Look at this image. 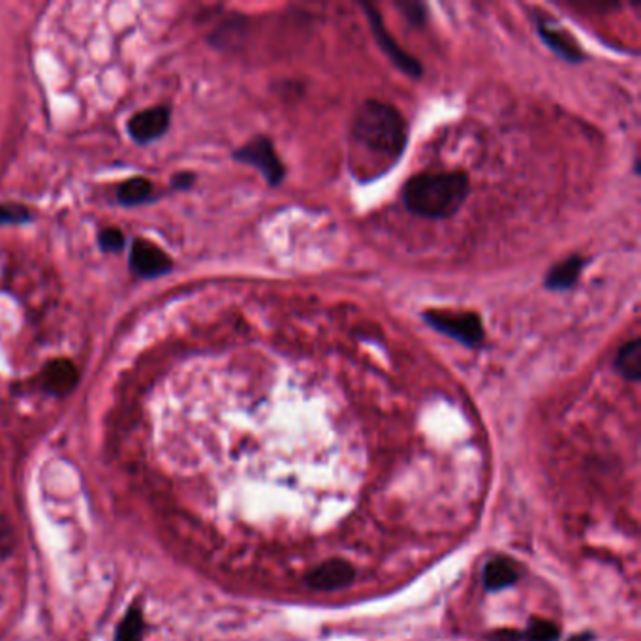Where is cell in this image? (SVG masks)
Returning a JSON list of instances; mask_svg holds the SVG:
<instances>
[{
    "mask_svg": "<svg viewBox=\"0 0 641 641\" xmlns=\"http://www.w3.org/2000/svg\"><path fill=\"white\" fill-rule=\"evenodd\" d=\"M16 549V534L6 517L0 516V559H6Z\"/></svg>",
    "mask_w": 641,
    "mask_h": 641,
    "instance_id": "17",
    "label": "cell"
},
{
    "mask_svg": "<svg viewBox=\"0 0 641 641\" xmlns=\"http://www.w3.org/2000/svg\"><path fill=\"white\" fill-rule=\"evenodd\" d=\"M170 126L168 108H149L136 113L128 123V134L138 143H151L158 140Z\"/></svg>",
    "mask_w": 641,
    "mask_h": 641,
    "instance_id": "8",
    "label": "cell"
},
{
    "mask_svg": "<svg viewBox=\"0 0 641 641\" xmlns=\"http://www.w3.org/2000/svg\"><path fill=\"white\" fill-rule=\"evenodd\" d=\"M615 367L617 371L621 373V376H625L626 380H640L641 376V341L640 339H634L630 343H626L619 354H617V360H615Z\"/></svg>",
    "mask_w": 641,
    "mask_h": 641,
    "instance_id": "13",
    "label": "cell"
},
{
    "mask_svg": "<svg viewBox=\"0 0 641 641\" xmlns=\"http://www.w3.org/2000/svg\"><path fill=\"white\" fill-rule=\"evenodd\" d=\"M570 641H593V634H589V632L587 634H578Z\"/></svg>",
    "mask_w": 641,
    "mask_h": 641,
    "instance_id": "22",
    "label": "cell"
},
{
    "mask_svg": "<svg viewBox=\"0 0 641 641\" xmlns=\"http://www.w3.org/2000/svg\"><path fill=\"white\" fill-rule=\"evenodd\" d=\"M172 266L170 256L162 249H158L157 245H153V243H149L145 239H138L132 245L130 267L138 277H143V279L160 277V275L170 273Z\"/></svg>",
    "mask_w": 641,
    "mask_h": 641,
    "instance_id": "6",
    "label": "cell"
},
{
    "mask_svg": "<svg viewBox=\"0 0 641 641\" xmlns=\"http://www.w3.org/2000/svg\"><path fill=\"white\" fill-rule=\"evenodd\" d=\"M559 626L546 619H532L523 638L527 641H555L559 640Z\"/></svg>",
    "mask_w": 641,
    "mask_h": 641,
    "instance_id": "16",
    "label": "cell"
},
{
    "mask_svg": "<svg viewBox=\"0 0 641 641\" xmlns=\"http://www.w3.org/2000/svg\"><path fill=\"white\" fill-rule=\"evenodd\" d=\"M31 219L29 211L19 205H0V224H21Z\"/></svg>",
    "mask_w": 641,
    "mask_h": 641,
    "instance_id": "19",
    "label": "cell"
},
{
    "mask_svg": "<svg viewBox=\"0 0 641 641\" xmlns=\"http://www.w3.org/2000/svg\"><path fill=\"white\" fill-rule=\"evenodd\" d=\"M151 194L153 185L143 177H134L119 188V202L125 205H141L151 200Z\"/></svg>",
    "mask_w": 641,
    "mask_h": 641,
    "instance_id": "15",
    "label": "cell"
},
{
    "mask_svg": "<svg viewBox=\"0 0 641 641\" xmlns=\"http://www.w3.org/2000/svg\"><path fill=\"white\" fill-rule=\"evenodd\" d=\"M523 634L516 632V630H499L495 634L489 636V641H521Z\"/></svg>",
    "mask_w": 641,
    "mask_h": 641,
    "instance_id": "20",
    "label": "cell"
},
{
    "mask_svg": "<svg viewBox=\"0 0 641 641\" xmlns=\"http://www.w3.org/2000/svg\"><path fill=\"white\" fill-rule=\"evenodd\" d=\"M98 243H100L102 251L119 252L125 247V235L121 234L117 228H108V230L100 232Z\"/></svg>",
    "mask_w": 641,
    "mask_h": 641,
    "instance_id": "18",
    "label": "cell"
},
{
    "mask_svg": "<svg viewBox=\"0 0 641 641\" xmlns=\"http://www.w3.org/2000/svg\"><path fill=\"white\" fill-rule=\"evenodd\" d=\"M585 260L581 256H570L563 262H559L557 266L549 269L546 275V288L549 290H570L576 282H578L579 275L585 267Z\"/></svg>",
    "mask_w": 641,
    "mask_h": 641,
    "instance_id": "12",
    "label": "cell"
},
{
    "mask_svg": "<svg viewBox=\"0 0 641 641\" xmlns=\"http://www.w3.org/2000/svg\"><path fill=\"white\" fill-rule=\"evenodd\" d=\"M354 578H356V570L352 568V564L341 559H331L326 563L318 564L307 574V585L314 591L331 593V591L346 589L348 585H352Z\"/></svg>",
    "mask_w": 641,
    "mask_h": 641,
    "instance_id": "5",
    "label": "cell"
},
{
    "mask_svg": "<svg viewBox=\"0 0 641 641\" xmlns=\"http://www.w3.org/2000/svg\"><path fill=\"white\" fill-rule=\"evenodd\" d=\"M469 190V177L463 172H425L408 179L403 200L418 217L448 219L463 207Z\"/></svg>",
    "mask_w": 641,
    "mask_h": 641,
    "instance_id": "2",
    "label": "cell"
},
{
    "mask_svg": "<svg viewBox=\"0 0 641 641\" xmlns=\"http://www.w3.org/2000/svg\"><path fill=\"white\" fill-rule=\"evenodd\" d=\"M234 157L239 162L251 164L256 170H260L271 187L281 185L284 179V164L277 155L273 143L266 136H258L249 143H245L241 149L235 151Z\"/></svg>",
    "mask_w": 641,
    "mask_h": 641,
    "instance_id": "4",
    "label": "cell"
},
{
    "mask_svg": "<svg viewBox=\"0 0 641 641\" xmlns=\"http://www.w3.org/2000/svg\"><path fill=\"white\" fill-rule=\"evenodd\" d=\"M145 632V619L140 604L134 602L130 610L126 611L125 619L115 632V641H143Z\"/></svg>",
    "mask_w": 641,
    "mask_h": 641,
    "instance_id": "14",
    "label": "cell"
},
{
    "mask_svg": "<svg viewBox=\"0 0 641 641\" xmlns=\"http://www.w3.org/2000/svg\"><path fill=\"white\" fill-rule=\"evenodd\" d=\"M365 12H367V17H369L371 29L375 32L376 42L384 49V53L390 57L391 63L395 64L397 68H401L403 72H407L408 76L420 78V76H422V64H420V61L414 59V57H410L407 51L401 49V46H397V42L391 38L390 32L384 27L382 19H380L378 12H376L373 6H365Z\"/></svg>",
    "mask_w": 641,
    "mask_h": 641,
    "instance_id": "7",
    "label": "cell"
},
{
    "mask_svg": "<svg viewBox=\"0 0 641 641\" xmlns=\"http://www.w3.org/2000/svg\"><path fill=\"white\" fill-rule=\"evenodd\" d=\"M423 320L459 343L476 348L484 343V326L478 314L425 313Z\"/></svg>",
    "mask_w": 641,
    "mask_h": 641,
    "instance_id": "3",
    "label": "cell"
},
{
    "mask_svg": "<svg viewBox=\"0 0 641 641\" xmlns=\"http://www.w3.org/2000/svg\"><path fill=\"white\" fill-rule=\"evenodd\" d=\"M194 177L190 173H179L173 177V187L175 188H188L192 185Z\"/></svg>",
    "mask_w": 641,
    "mask_h": 641,
    "instance_id": "21",
    "label": "cell"
},
{
    "mask_svg": "<svg viewBox=\"0 0 641 641\" xmlns=\"http://www.w3.org/2000/svg\"><path fill=\"white\" fill-rule=\"evenodd\" d=\"M407 125L390 104L363 102L350 128V170L363 181H375L403 157Z\"/></svg>",
    "mask_w": 641,
    "mask_h": 641,
    "instance_id": "1",
    "label": "cell"
},
{
    "mask_svg": "<svg viewBox=\"0 0 641 641\" xmlns=\"http://www.w3.org/2000/svg\"><path fill=\"white\" fill-rule=\"evenodd\" d=\"M538 32H540L542 40L564 61H568V63L583 61V53H581L578 44L574 42V38L568 32H564V29H561L555 21L538 17Z\"/></svg>",
    "mask_w": 641,
    "mask_h": 641,
    "instance_id": "9",
    "label": "cell"
},
{
    "mask_svg": "<svg viewBox=\"0 0 641 641\" xmlns=\"http://www.w3.org/2000/svg\"><path fill=\"white\" fill-rule=\"evenodd\" d=\"M78 371L66 360L49 363L44 371V388L53 395H66L76 388Z\"/></svg>",
    "mask_w": 641,
    "mask_h": 641,
    "instance_id": "11",
    "label": "cell"
},
{
    "mask_svg": "<svg viewBox=\"0 0 641 641\" xmlns=\"http://www.w3.org/2000/svg\"><path fill=\"white\" fill-rule=\"evenodd\" d=\"M519 579V566L508 557H495L484 568V585L487 591L497 593L512 587Z\"/></svg>",
    "mask_w": 641,
    "mask_h": 641,
    "instance_id": "10",
    "label": "cell"
}]
</instances>
